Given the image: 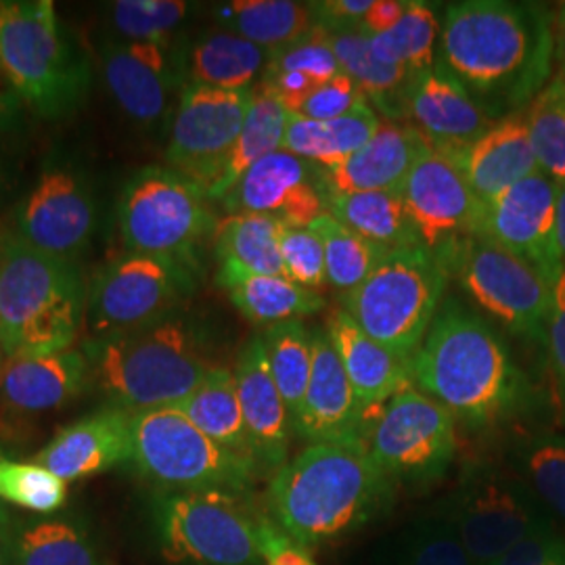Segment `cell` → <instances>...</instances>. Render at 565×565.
<instances>
[{
  "instance_id": "6da1fadb",
  "label": "cell",
  "mask_w": 565,
  "mask_h": 565,
  "mask_svg": "<svg viewBox=\"0 0 565 565\" xmlns=\"http://www.w3.org/2000/svg\"><path fill=\"white\" fill-rule=\"evenodd\" d=\"M553 53V11L545 4L463 0L446 9L436 67L503 120L545 90Z\"/></svg>"
},
{
  "instance_id": "7a4b0ae2",
  "label": "cell",
  "mask_w": 565,
  "mask_h": 565,
  "mask_svg": "<svg viewBox=\"0 0 565 565\" xmlns=\"http://www.w3.org/2000/svg\"><path fill=\"white\" fill-rule=\"evenodd\" d=\"M411 384L469 425L511 417L525 401L524 373L501 335L459 300H446L408 361Z\"/></svg>"
},
{
  "instance_id": "3957f363",
  "label": "cell",
  "mask_w": 565,
  "mask_h": 565,
  "mask_svg": "<svg viewBox=\"0 0 565 565\" xmlns=\"http://www.w3.org/2000/svg\"><path fill=\"white\" fill-rule=\"evenodd\" d=\"M390 478L364 445H310L268 484L273 522L298 545H323L369 522L384 505Z\"/></svg>"
},
{
  "instance_id": "277c9868",
  "label": "cell",
  "mask_w": 565,
  "mask_h": 565,
  "mask_svg": "<svg viewBox=\"0 0 565 565\" xmlns=\"http://www.w3.org/2000/svg\"><path fill=\"white\" fill-rule=\"evenodd\" d=\"M90 380L111 406L141 413L182 403L216 366L195 324L179 315L84 343Z\"/></svg>"
},
{
  "instance_id": "5b68a950",
  "label": "cell",
  "mask_w": 565,
  "mask_h": 565,
  "mask_svg": "<svg viewBox=\"0 0 565 565\" xmlns=\"http://www.w3.org/2000/svg\"><path fill=\"white\" fill-rule=\"evenodd\" d=\"M84 282L74 263L15 239L0 247V350L4 359L70 350L81 331Z\"/></svg>"
},
{
  "instance_id": "8992f818",
  "label": "cell",
  "mask_w": 565,
  "mask_h": 565,
  "mask_svg": "<svg viewBox=\"0 0 565 565\" xmlns=\"http://www.w3.org/2000/svg\"><path fill=\"white\" fill-rule=\"evenodd\" d=\"M0 76L42 118L84 102L90 65L67 41L53 0H0Z\"/></svg>"
},
{
  "instance_id": "52a82bcc",
  "label": "cell",
  "mask_w": 565,
  "mask_h": 565,
  "mask_svg": "<svg viewBox=\"0 0 565 565\" xmlns=\"http://www.w3.org/2000/svg\"><path fill=\"white\" fill-rule=\"evenodd\" d=\"M450 268L427 247L396 249L356 289L343 294V310L369 338L411 361L434 323Z\"/></svg>"
},
{
  "instance_id": "ba28073f",
  "label": "cell",
  "mask_w": 565,
  "mask_h": 565,
  "mask_svg": "<svg viewBox=\"0 0 565 565\" xmlns=\"http://www.w3.org/2000/svg\"><path fill=\"white\" fill-rule=\"evenodd\" d=\"M130 463L170 490L216 488L243 494L258 471L254 461L216 445L174 406L132 413Z\"/></svg>"
},
{
  "instance_id": "9c48e42d",
  "label": "cell",
  "mask_w": 565,
  "mask_h": 565,
  "mask_svg": "<svg viewBox=\"0 0 565 565\" xmlns=\"http://www.w3.org/2000/svg\"><path fill=\"white\" fill-rule=\"evenodd\" d=\"M258 522L231 490H170L156 505L160 546L174 564L264 565Z\"/></svg>"
},
{
  "instance_id": "30bf717a",
  "label": "cell",
  "mask_w": 565,
  "mask_h": 565,
  "mask_svg": "<svg viewBox=\"0 0 565 565\" xmlns=\"http://www.w3.org/2000/svg\"><path fill=\"white\" fill-rule=\"evenodd\" d=\"M216 226L202 186L170 168H145L124 189L120 233L130 254L160 256L193 268L198 247L216 233Z\"/></svg>"
},
{
  "instance_id": "8fae6325",
  "label": "cell",
  "mask_w": 565,
  "mask_h": 565,
  "mask_svg": "<svg viewBox=\"0 0 565 565\" xmlns=\"http://www.w3.org/2000/svg\"><path fill=\"white\" fill-rule=\"evenodd\" d=\"M438 254L445 256L450 277H457L490 317L511 333L545 345L553 294L536 268L482 233Z\"/></svg>"
},
{
  "instance_id": "7c38bea8",
  "label": "cell",
  "mask_w": 565,
  "mask_h": 565,
  "mask_svg": "<svg viewBox=\"0 0 565 565\" xmlns=\"http://www.w3.org/2000/svg\"><path fill=\"white\" fill-rule=\"evenodd\" d=\"M364 448L390 480L440 478L457 450L455 417L419 387L406 384L369 422Z\"/></svg>"
},
{
  "instance_id": "4fadbf2b",
  "label": "cell",
  "mask_w": 565,
  "mask_h": 565,
  "mask_svg": "<svg viewBox=\"0 0 565 565\" xmlns=\"http://www.w3.org/2000/svg\"><path fill=\"white\" fill-rule=\"evenodd\" d=\"M193 289V268L147 254H124L97 270L88 289L93 338L141 329L172 317Z\"/></svg>"
},
{
  "instance_id": "5bb4252c",
  "label": "cell",
  "mask_w": 565,
  "mask_h": 565,
  "mask_svg": "<svg viewBox=\"0 0 565 565\" xmlns=\"http://www.w3.org/2000/svg\"><path fill=\"white\" fill-rule=\"evenodd\" d=\"M452 524L473 565H497L548 522L522 478L484 465L465 476Z\"/></svg>"
},
{
  "instance_id": "9a60e30c",
  "label": "cell",
  "mask_w": 565,
  "mask_h": 565,
  "mask_svg": "<svg viewBox=\"0 0 565 565\" xmlns=\"http://www.w3.org/2000/svg\"><path fill=\"white\" fill-rule=\"evenodd\" d=\"M252 102L249 90L186 84L170 124L168 168L200 184L205 195L218 182Z\"/></svg>"
},
{
  "instance_id": "2e32d148",
  "label": "cell",
  "mask_w": 565,
  "mask_h": 565,
  "mask_svg": "<svg viewBox=\"0 0 565 565\" xmlns=\"http://www.w3.org/2000/svg\"><path fill=\"white\" fill-rule=\"evenodd\" d=\"M406 212L422 245L443 252L448 245L478 235L484 221V203L450 156L427 149L408 172L401 189Z\"/></svg>"
},
{
  "instance_id": "e0dca14e",
  "label": "cell",
  "mask_w": 565,
  "mask_h": 565,
  "mask_svg": "<svg viewBox=\"0 0 565 565\" xmlns=\"http://www.w3.org/2000/svg\"><path fill=\"white\" fill-rule=\"evenodd\" d=\"M97 205L88 181L72 166H49L18 216V239L46 256L74 263L88 247Z\"/></svg>"
},
{
  "instance_id": "ac0fdd59",
  "label": "cell",
  "mask_w": 565,
  "mask_h": 565,
  "mask_svg": "<svg viewBox=\"0 0 565 565\" xmlns=\"http://www.w3.org/2000/svg\"><path fill=\"white\" fill-rule=\"evenodd\" d=\"M541 273L551 287L564 263L557 245V182L543 170L488 203L482 231Z\"/></svg>"
},
{
  "instance_id": "d6986e66",
  "label": "cell",
  "mask_w": 565,
  "mask_h": 565,
  "mask_svg": "<svg viewBox=\"0 0 565 565\" xmlns=\"http://www.w3.org/2000/svg\"><path fill=\"white\" fill-rule=\"evenodd\" d=\"M102 70L121 111L142 126L162 121L174 93L186 86V60L170 42H107Z\"/></svg>"
},
{
  "instance_id": "ffe728a7",
  "label": "cell",
  "mask_w": 565,
  "mask_h": 565,
  "mask_svg": "<svg viewBox=\"0 0 565 565\" xmlns=\"http://www.w3.org/2000/svg\"><path fill=\"white\" fill-rule=\"evenodd\" d=\"M228 214H263L289 226H310L327 214L321 168L289 151L254 163L223 198Z\"/></svg>"
},
{
  "instance_id": "44dd1931",
  "label": "cell",
  "mask_w": 565,
  "mask_h": 565,
  "mask_svg": "<svg viewBox=\"0 0 565 565\" xmlns=\"http://www.w3.org/2000/svg\"><path fill=\"white\" fill-rule=\"evenodd\" d=\"M369 419L324 331H312V373L294 431L310 445H364Z\"/></svg>"
},
{
  "instance_id": "7402d4cb",
  "label": "cell",
  "mask_w": 565,
  "mask_h": 565,
  "mask_svg": "<svg viewBox=\"0 0 565 565\" xmlns=\"http://www.w3.org/2000/svg\"><path fill=\"white\" fill-rule=\"evenodd\" d=\"M406 118L431 149L446 156L461 153L499 121L440 67L415 74L406 93Z\"/></svg>"
},
{
  "instance_id": "603a6c76",
  "label": "cell",
  "mask_w": 565,
  "mask_h": 565,
  "mask_svg": "<svg viewBox=\"0 0 565 565\" xmlns=\"http://www.w3.org/2000/svg\"><path fill=\"white\" fill-rule=\"evenodd\" d=\"M132 459V413L116 406L63 427L42 448L36 463L51 469L65 484L86 480Z\"/></svg>"
},
{
  "instance_id": "cb8c5ba5",
  "label": "cell",
  "mask_w": 565,
  "mask_h": 565,
  "mask_svg": "<svg viewBox=\"0 0 565 565\" xmlns=\"http://www.w3.org/2000/svg\"><path fill=\"white\" fill-rule=\"evenodd\" d=\"M233 373L254 461L258 469L277 471L287 463L294 425L281 392L273 380L263 335H254L245 343Z\"/></svg>"
},
{
  "instance_id": "d4e9b609",
  "label": "cell",
  "mask_w": 565,
  "mask_h": 565,
  "mask_svg": "<svg viewBox=\"0 0 565 565\" xmlns=\"http://www.w3.org/2000/svg\"><path fill=\"white\" fill-rule=\"evenodd\" d=\"M90 382L84 348L49 356L7 359L0 369V406L13 415H41L74 401Z\"/></svg>"
},
{
  "instance_id": "484cf974",
  "label": "cell",
  "mask_w": 565,
  "mask_h": 565,
  "mask_svg": "<svg viewBox=\"0 0 565 565\" xmlns=\"http://www.w3.org/2000/svg\"><path fill=\"white\" fill-rule=\"evenodd\" d=\"M429 149L411 124L382 121L377 135L345 162L321 170L327 195L394 191L401 193L413 166Z\"/></svg>"
},
{
  "instance_id": "4316f807",
  "label": "cell",
  "mask_w": 565,
  "mask_h": 565,
  "mask_svg": "<svg viewBox=\"0 0 565 565\" xmlns=\"http://www.w3.org/2000/svg\"><path fill=\"white\" fill-rule=\"evenodd\" d=\"M450 158L461 166L465 179L484 205L541 170L525 111L494 121L478 141Z\"/></svg>"
},
{
  "instance_id": "83f0119b",
  "label": "cell",
  "mask_w": 565,
  "mask_h": 565,
  "mask_svg": "<svg viewBox=\"0 0 565 565\" xmlns=\"http://www.w3.org/2000/svg\"><path fill=\"white\" fill-rule=\"evenodd\" d=\"M327 333L342 361L348 382L371 422L401 387L411 384L408 361L398 359L382 343L369 338L343 308L329 315Z\"/></svg>"
},
{
  "instance_id": "f1b7e54d",
  "label": "cell",
  "mask_w": 565,
  "mask_h": 565,
  "mask_svg": "<svg viewBox=\"0 0 565 565\" xmlns=\"http://www.w3.org/2000/svg\"><path fill=\"white\" fill-rule=\"evenodd\" d=\"M382 126L377 111L363 103L335 120H308L289 114L282 135V151L321 170H331L371 141Z\"/></svg>"
},
{
  "instance_id": "f546056e",
  "label": "cell",
  "mask_w": 565,
  "mask_h": 565,
  "mask_svg": "<svg viewBox=\"0 0 565 565\" xmlns=\"http://www.w3.org/2000/svg\"><path fill=\"white\" fill-rule=\"evenodd\" d=\"M218 282L243 317L256 324L270 327L300 321L324 308L319 291L303 289L285 277L221 268Z\"/></svg>"
},
{
  "instance_id": "4dcf8cb0",
  "label": "cell",
  "mask_w": 565,
  "mask_h": 565,
  "mask_svg": "<svg viewBox=\"0 0 565 565\" xmlns=\"http://www.w3.org/2000/svg\"><path fill=\"white\" fill-rule=\"evenodd\" d=\"M343 74L323 25H315L303 39L273 53L264 70V82L287 114H296L315 90Z\"/></svg>"
},
{
  "instance_id": "1f68e13d",
  "label": "cell",
  "mask_w": 565,
  "mask_h": 565,
  "mask_svg": "<svg viewBox=\"0 0 565 565\" xmlns=\"http://www.w3.org/2000/svg\"><path fill=\"white\" fill-rule=\"evenodd\" d=\"M323 28L343 74L361 86L371 107L384 111L392 121L404 118L406 93L415 74L406 67L375 60L369 49V36L359 28Z\"/></svg>"
},
{
  "instance_id": "d6a6232c",
  "label": "cell",
  "mask_w": 565,
  "mask_h": 565,
  "mask_svg": "<svg viewBox=\"0 0 565 565\" xmlns=\"http://www.w3.org/2000/svg\"><path fill=\"white\" fill-rule=\"evenodd\" d=\"M270 57V51L233 32L212 30L193 44L186 57V84L249 90L263 78Z\"/></svg>"
},
{
  "instance_id": "836d02e7",
  "label": "cell",
  "mask_w": 565,
  "mask_h": 565,
  "mask_svg": "<svg viewBox=\"0 0 565 565\" xmlns=\"http://www.w3.org/2000/svg\"><path fill=\"white\" fill-rule=\"evenodd\" d=\"M174 408H179L191 424L200 427L216 445L254 461L233 371L214 366L202 384Z\"/></svg>"
},
{
  "instance_id": "e575fe53",
  "label": "cell",
  "mask_w": 565,
  "mask_h": 565,
  "mask_svg": "<svg viewBox=\"0 0 565 565\" xmlns=\"http://www.w3.org/2000/svg\"><path fill=\"white\" fill-rule=\"evenodd\" d=\"M216 18L226 32L270 53L300 41L317 25L312 4L294 0H233L216 9Z\"/></svg>"
},
{
  "instance_id": "d590c367",
  "label": "cell",
  "mask_w": 565,
  "mask_h": 565,
  "mask_svg": "<svg viewBox=\"0 0 565 565\" xmlns=\"http://www.w3.org/2000/svg\"><path fill=\"white\" fill-rule=\"evenodd\" d=\"M327 212L350 231L390 252L424 247L401 193L371 191L327 195Z\"/></svg>"
},
{
  "instance_id": "8d00e7d4",
  "label": "cell",
  "mask_w": 565,
  "mask_h": 565,
  "mask_svg": "<svg viewBox=\"0 0 565 565\" xmlns=\"http://www.w3.org/2000/svg\"><path fill=\"white\" fill-rule=\"evenodd\" d=\"M287 116L289 114L277 99V95L264 82H258L252 88V102L243 121L242 132L224 163L221 179L207 193V200L223 202L224 195L254 163L281 149Z\"/></svg>"
},
{
  "instance_id": "74e56055",
  "label": "cell",
  "mask_w": 565,
  "mask_h": 565,
  "mask_svg": "<svg viewBox=\"0 0 565 565\" xmlns=\"http://www.w3.org/2000/svg\"><path fill=\"white\" fill-rule=\"evenodd\" d=\"M4 546L11 565H103L88 532L65 518L13 525Z\"/></svg>"
},
{
  "instance_id": "f35d334b",
  "label": "cell",
  "mask_w": 565,
  "mask_h": 565,
  "mask_svg": "<svg viewBox=\"0 0 565 565\" xmlns=\"http://www.w3.org/2000/svg\"><path fill=\"white\" fill-rule=\"evenodd\" d=\"M279 228L281 223L273 216L228 214L214 233L221 268L285 277Z\"/></svg>"
},
{
  "instance_id": "ab89813d",
  "label": "cell",
  "mask_w": 565,
  "mask_h": 565,
  "mask_svg": "<svg viewBox=\"0 0 565 565\" xmlns=\"http://www.w3.org/2000/svg\"><path fill=\"white\" fill-rule=\"evenodd\" d=\"M443 23L434 4L408 2L403 20L382 36L369 39L371 55L385 65L406 67L422 74L436 67Z\"/></svg>"
},
{
  "instance_id": "60d3db41",
  "label": "cell",
  "mask_w": 565,
  "mask_h": 565,
  "mask_svg": "<svg viewBox=\"0 0 565 565\" xmlns=\"http://www.w3.org/2000/svg\"><path fill=\"white\" fill-rule=\"evenodd\" d=\"M264 350L273 380L296 422L312 373V331L300 321L270 324L263 333Z\"/></svg>"
},
{
  "instance_id": "b9f144b4",
  "label": "cell",
  "mask_w": 565,
  "mask_h": 565,
  "mask_svg": "<svg viewBox=\"0 0 565 565\" xmlns=\"http://www.w3.org/2000/svg\"><path fill=\"white\" fill-rule=\"evenodd\" d=\"M310 226L323 242L327 281L343 294L356 289L390 254V249L338 223L329 212Z\"/></svg>"
},
{
  "instance_id": "7bdbcfd3",
  "label": "cell",
  "mask_w": 565,
  "mask_h": 565,
  "mask_svg": "<svg viewBox=\"0 0 565 565\" xmlns=\"http://www.w3.org/2000/svg\"><path fill=\"white\" fill-rule=\"evenodd\" d=\"M525 484L565 522V436L541 431L518 446Z\"/></svg>"
},
{
  "instance_id": "ee69618b",
  "label": "cell",
  "mask_w": 565,
  "mask_h": 565,
  "mask_svg": "<svg viewBox=\"0 0 565 565\" xmlns=\"http://www.w3.org/2000/svg\"><path fill=\"white\" fill-rule=\"evenodd\" d=\"M539 168L555 182L565 181V84L551 78L525 111Z\"/></svg>"
},
{
  "instance_id": "f6af8a7d",
  "label": "cell",
  "mask_w": 565,
  "mask_h": 565,
  "mask_svg": "<svg viewBox=\"0 0 565 565\" xmlns=\"http://www.w3.org/2000/svg\"><path fill=\"white\" fill-rule=\"evenodd\" d=\"M0 501L53 515L67 503V484L44 465L15 461L0 452Z\"/></svg>"
},
{
  "instance_id": "bcb514c9",
  "label": "cell",
  "mask_w": 565,
  "mask_h": 565,
  "mask_svg": "<svg viewBox=\"0 0 565 565\" xmlns=\"http://www.w3.org/2000/svg\"><path fill=\"white\" fill-rule=\"evenodd\" d=\"M191 11L182 0H118L109 7L114 30L128 42H170Z\"/></svg>"
},
{
  "instance_id": "7dc6e473",
  "label": "cell",
  "mask_w": 565,
  "mask_h": 565,
  "mask_svg": "<svg viewBox=\"0 0 565 565\" xmlns=\"http://www.w3.org/2000/svg\"><path fill=\"white\" fill-rule=\"evenodd\" d=\"M279 247L282 270L289 281L310 291H317L329 282L323 242L312 226H289L281 223Z\"/></svg>"
},
{
  "instance_id": "c3c4849f",
  "label": "cell",
  "mask_w": 565,
  "mask_h": 565,
  "mask_svg": "<svg viewBox=\"0 0 565 565\" xmlns=\"http://www.w3.org/2000/svg\"><path fill=\"white\" fill-rule=\"evenodd\" d=\"M406 565H473L455 524L425 525L417 534Z\"/></svg>"
},
{
  "instance_id": "681fc988",
  "label": "cell",
  "mask_w": 565,
  "mask_h": 565,
  "mask_svg": "<svg viewBox=\"0 0 565 565\" xmlns=\"http://www.w3.org/2000/svg\"><path fill=\"white\" fill-rule=\"evenodd\" d=\"M366 102L361 86L350 76L340 74L333 81L323 84L319 90H315L306 102L298 107L296 116H302L308 120H335L340 116L350 114L354 107Z\"/></svg>"
},
{
  "instance_id": "f907efd6",
  "label": "cell",
  "mask_w": 565,
  "mask_h": 565,
  "mask_svg": "<svg viewBox=\"0 0 565 565\" xmlns=\"http://www.w3.org/2000/svg\"><path fill=\"white\" fill-rule=\"evenodd\" d=\"M497 565H565V541L551 525H543L513 546Z\"/></svg>"
},
{
  "instance_id": "816d5d0a",
  "label": "cell",
  "mask_w": 565,
  "mask_h": 565,
  "mask_svg": "<svg viewBox=\"0 0 565 565\" xmlns=\"http://www.w3.org/2000/svg\"><path fill=\"white\" fill-rule=\"evenodd\" d=\"M551 294H553V303H551V317L546 327L545 345L559 396L565 403V268H562V273L553 282Z\"/></svg>"
},
{
  "instance_id": "f5cc1de1",
  "label": "cell",
  "mask_w": 565,
  "mask_h": 565,
  "mask_svg": "<svg viewBox=\"0 0 565 565\" xmlns=\"http://www.w3.org/2000/svg\"><path fill=\"white\" fill-rule=\"evenodd\" d=\"M258 545L264 565H319L306 546L291 541L273 520L260 518Z\"/></svg>"
},
{
  "instance_id": "db71d44e",
  "label": "cell",
  "mask_w": 565,
  "mask_h": 565,
  "mask_svg": "<svg viewBox=\"0 0 565 565\" xmlns=\"http://www.w3.org/2000/svg\"><path fill=\"white\" fill-rule=\"evenodd\" d=\"M317 23L327 28H359L373 0H324L310 2Z\"/></svg>"
},
{
  "instance_id": "11a10c76",
  "label": "cell",
  "mask_w": 565,
  "mask_h": 565,
  "mask_svg": "<svg viewBox=\"0 0 565 565\" xmlns=\"http://www.w3.org/2000/svg\"><path fill=\"white\" fill-rule=\"evenodd\" d=\"M406 7L408 0H373L371 11L359 23V30L369 39L382 36L403 20Z\"/></svg>"
},
{
  "instance_id": "9f6ffc18",
  "label": "cell",
  "mask_w": 565,
  "mask_h": 565,
  "mask_svg": "<svg viewBox=\"0 0 565 565\" xmlns=\"http://www.w3.org/2000/svg\"><path fill=\"white\" fill-rule=\"evenodd\" d=\"M21 107L23 103L20 102V97L13 93L9 82L0 76V135L18 124Z\"/></svg>"
},
{
  "instance_id": "6f0895ef",
  "label": "cell",
  "mask_w": 565,
  "mask_h": 565,
  "mask_svg": "<svg viewBox=\"0 0 565 565\" xmlns=\"http://www.w3.org/2000/svg\"><path fill=\"white\" fill-rule=\"evenodd\" d=\"M553 39H555V53H553V67L557 74L551 76L565 84V2H559L553 11Z\"/></svg>"
},
{
  "instance_id": "680465c9",
  "label": "cell",
  "mask_w": 565,
  "mask_h": 565,
  "mask_svg": "<svg viewBox=\"0 0 565 565\" xmlns=\"http://www.w3.org/2000/svg\"><path fill=\"white\" fill-rule=\"evenodd\" d=\"M557 245L565 268V181L557 182Z\"/></svg>"
},
{
  "instance_id": "91938a15",
  "label": "cell",
  "mask_w": 565,
  "mask_h": 565,
  "mask_svg": "<svg viewBox=\"0 0 565 565\" xmlns=\"http://www.w3.org/2000/svg\"><path fill=\"white\" fill-rule=\"evenodd\" d=\"M4 522H7V513H4V509L0 505V525L4 524Z\"/></svg>"
},
{
  "instance_id": "94428289",
  "label": "cell",
  "mask_w": 565,
  "mask_h": 565,
  "mask_svg": "<svg viewBox=\"0 0 565 565\" xmlns=\"http://www.w3.org/2000/svg\"><path fill=\"white\" fill-rule=\"evenodd\" d=\"M4 564V545L0 543V565Z\"/></svg>"
},
{
  "instance_id": "6125c7cd",
  "label": "cell",
  "mask_w": 565,
  "mask_h": 565,
  "mask_svg": "<svg viewBox=\"0 0 565 565\" xmlns=\"http://www.w3.org/2000/svg\"><path fill=\"white\" fill-rule=\"evenodd\" d=\"M4 361H7V359H4V354H2V350H0V369H2V364H4Z\"/></svg>"
}]
</instances>
